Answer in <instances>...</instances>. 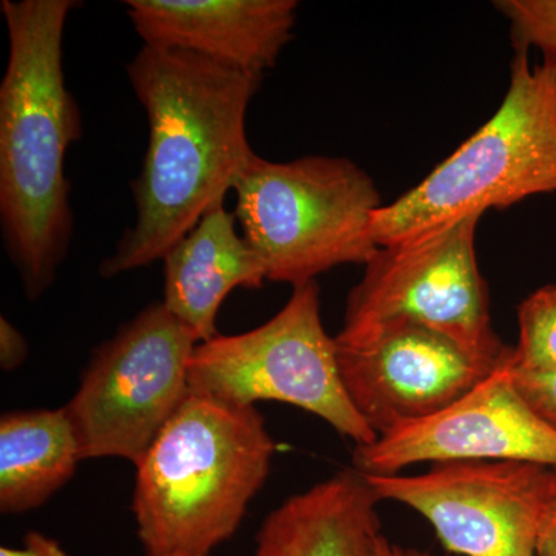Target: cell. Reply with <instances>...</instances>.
Returning <instances> with one entry per match:
<instances>
[{
    "instance_id": "obj_7",
    "label": "cell",
    "mask_w": 556,
    "mask_h": 556,
    "mask_svg": "<svg viewBox=\"0 0 556 556\" xmlns=\"http://www.w3.org/2000/svg\"><path fill=\"white\" fill-rule=\"evenodd\" d=\"M199 340L163 302L101 343L64 409L83 460L119 457L135 467L190 393Z\"/></svg>"
},
{
    "instance_id": "obj_12",
    "label": "cell",
    "mask_w": 556,
    "mask_h": 556,
    "mask_svg": "<svg viewBox=\"0 0 556 556\" xmlns=\"http://www.w3.org/2000/svg\"><path fill=\"white\" fill-rule=\"evenodd\" d=\"M144 46L199 54L240 72L273 68L292 40L295 0H127Z\"/></svg>"
},
{
    "instance_id": "obj_13",
    "label": "cell",
    "mask_w": 556,
    "mask_h": 556,
    "mask_svg": "<svg viewBox=\"0 0 556 556\" xmlns=\"http://www.w3.org/2000/svg\"><path fill=\"white\" fill-rule=\"evenodd\" d=\"M379 503L364 475L345 468L270 511L254 556H380Z\"/></svg>"
},
{
    "instance_id": "obj_19",
    "label": "cell",
    "mask_w": 556,
    "mask_h": 556,
    "mask_svg": "<svg viewBox=\"0 0 556 556\" xmlns=\"http://www.w3.org/2000/svg\"><path fill=\"white\" fill-rule=\"evenodd\" d=\"M28 356L27 340L20 329L5 317L0 318V365L5 371H13L24 364Z\"/></svg>"
},
{
    "instance_id": "obj_4",
    "label": "cell",
    "mask_w": 556,
    "mask_h": 556,
    "mask_svg": "<svg viewBox=\"0 0 556 556\" xmlns=\"http://www.w3.org/2000/svg\"><path fill=\"white\" fill-rule=\"evenodd\" d=\"M510 83L492 118L416 188L372 215L379 248L430 239L490 208L556 193V65L514 47Z\"/></svg>"
},
{
    "instance_id": "obj_5",
    "label": "cell",
    "mask_w": 556,
    "mask_h": 556,
    "mask_svg": "<svg viewBox=\"0 0 556 556\" xmlns=\"http://www.w3.org/2000/svg\"><path fill=\"white\" fill-rule=\"evenodd\" d=\"M233 190V214L268 281L302 287L338 266H365L379 251L371 222L382 199L354 161L273 163L255 153Z\"/></svg>"
},
{
    "instance_id": "obj_14",
    "label": "cell",
    "mask_w": 556,
    "mask_h": 556,
    "mask_svg": "<svg viewBox=\"0 0 556 556\" xmlns=\"http://www.w3.org/2000/svg\"><path fill=\"white\" fill-rule=\"evenodd\" d=\"M225 203L212 207L164 257V306L199 343L217 338L223 302L237 288L260 289L265 268Z\"/></svg>"
},
{
    "instance_id": "obj_20",
    "label": "cell",
    "mask_w": 556,
    "mask_h": 556,
    "mask_svg": "<svg viewBox=\"0 0 556 556\" xmlns=\"http://www.w3.org/2000/svg\"><path fill=\"white\" fill-rule=\"evenodd\" d=\"M0 556H70L60 541L39 532H28L22 547H0Z\"/></svg>"
},
{
    "instance_id": "obj_11",
    "label": "cell",
    "mask_w": 556,
    "mask_h": 556,
    "mask_svg": "<svg viewBox=\"0 0 556 556\" xmlns=\"http://www.w3.org/2000/svg\"><path fill=\"white\" fill-rule=\"evenodd\" d=\"M334 339L348 396L378 438L437 415L493 369L447 336L407 320Z\"/></svg>"
},
{
    "instance_id": "obj_15",
    "label": "cell",
    "mask_w": 556,
    "mask_h": 556,
    "mask_svg": "<svg viewBox=\"0 0 556 556\" xmlns=\"http://www.w3.org/2000/svg\"><path fill=\"white\" fill-rule=\"evenodd\" d=\"M83 460L64 407L0 417V511L35 510L67 484Z\"/></svg>"
},
{
    "instance_id": "obj_10",
    "label": "cell",
    "mask_w": 556,
    "mask_h": 556,
    "mask_svg": "<svg viewBox=\"0 0 556 556\" xmlns=\"http://www.w3.org/2000/svg\"><path fill=\"white\" fill-rule=\"evenodd\" d=\"M456 460H518L556 470V430L515 386L511 348L477 387L447 408L394 428L353 452V468L364 477Z\"/></svg>"
},
{
    "instance_id": "obj_21",
    "label": "cell",
    "mask_w": 556,
    "mask_h": 556,
    "mask_svg": "<svg viewBox=\"0 0 556 556\" xmlns=\"http://www.w3.org/2000/svg\"><path fill=\"white\" fill-rule=\"evenodd\" d=\"M533 556H556V486L538 526Z\"/></svg>"
},
{
    "instance_id": "obj_3",
    "label": "cell",
    "mask_w": 556,
    "mask_h": 556,
    "mask_svg": "<svg viewBox=\"0 0 556 556\" xmlns=\"http://www.w3.org/2000/svg\"><path fill=\"white\" fill-rule=\"evenodd\" d=\"M274 453L257 407L190 391L137 466L131 511L144 556H208L230 540Z\"/></svg>"
},
{
    "instance_id": "obj_2",
    "label": "cell",
    "mask_w": 556,
    "mask_h": 556,
    "mask_svg": "<svg viewBox=\"0 0 556 556\" xmlns=\"http://www.w3.org/2000/svg\"><path fill=\"white\" fill-rule=\"evenodd\" d=\"M73 0H2L9 62L0 84V225L30 300L46 294L73 232L65 156L83 137L62 40Z\"/></svg>"
},
{
    "instance_id": "obj_17",
    "label": "cell",
    "mask_w": 556,
    "mask_h": 556,
    "mask_svg": "<svg viewBox=\"0 0 556 556\" xmlns=\"http://www.w3.org/2000/svg\"><path fill=\"white\" fill-rule=\"evenodd\" d=\"M510 24L514 47L536 50L556 65V0H497L493 3Z\"/></svg>"
},
{
    "instance_id": "obj_16",
    "label": "cell",
    "mask_w": 556,
    "mask_h": 556,
    "mask_svg": "<svg viewBox=\"0 0 556 556\" xmlns=\"http://www.w3.org/2000/svg\"><path fill=\"white\" fill-rule=\"evenodd\" d=\"M519 340L511 367L519 372H556V285L536 289L518 306Z\"/></svg>"
},
{
    "instance_id": "obj_6",
    "label": "cell",
    "mask_w": 556,
    "mask_h": 556,
    "mask_svg": "<svg viewBox=\"0 0 556 556\" xmlns=\"http://www.w3.org/2000/svg\"><path fill=\"white\" fill-rule=\"evenodd\" d=\"M189 387L236 407L274 401L305 409L356 447L378 439L343 386L338 343L321 321L317 281L292 288L287 305L266 324L199 343L189 362Z\"/></svg>"
},
{
    "instance_id": "obj_1",
    "label": "cell",
    "mask_w": 556,
    "mask_h": 556,
    "mask_svg": "<svg viewBox=\"0 0 556 556\" xmlns=\"http://www.w3.org/2000/svg\"><path fill=\"white\" fill-rule=\"evenodd\" d=\"M127 75L148 113L149 146L131 182L137 223L101 263L105 278L164 260L207 211L225 203L255 155L247 113L262 75L149 46Z\"/></svg>"
},
{
    "instance_id": "obj_9",
    "label": "cell",
    "mask_w": 556,
    "mask_h": 556,
    "mask_svg": "<svg viewBox=\"0 0 556 556\" xmlns=\"http://www.w3.org/2000/svg\"><path fill=\"white\" fill-rule=\"evenodd\" d=\"M365 479L379 501L426 518L452 554L533 556L556 470L518 460H456L419 475Z\"/></svg>"
},
{
    "instance_id": "obj_18",
    "label": "cell",
    "mask_w": 556,
    "mask_h": 556,
    "mask_svg": "<svg viewBox=\"0 0 556 556\" xmlns=\"http://www.w3.org/2000/svg\"><path fill=\"white\" fill-rule=\"evenodd\" d=\"M514 380L527 404L556 430V372H519L514 369Z\"/></svg>"
},
{
    "instance_id": "obj_8",
    "label": "cell",
    "mask_w": 556,
    "mask_h": 556,
    "mask_svg": "<svg viewBox=\"0 0 556 556\" xmlns=\"http://www.w3.org/2000/svg\"><path fill=\"white\" fill-rule=\"evenodd\" d=\"M481 218L463 219L417 243L379 248L348 295L336 338L407 320L447 336L486 368H495L507 346L493 329L489 289L478 265Z\"/></svg>"
},
{
    "instance_id": "obj_22",
    "label": "cell",
    "mask_w": 556,
    "mask_h": 556,
    "mask_svg": "<svg viewBox=\"0 0 556 556\" xmlns=\"http://www.w3.org/2000/svg\"><path fill=\"white\" fill-rule=\"evenodd\" d=\"M380 556H433L428 552L419 551V548L402 547L399 544L391 543L388 538H382L380 543Z\"/></svg>"
}]
</instances>
